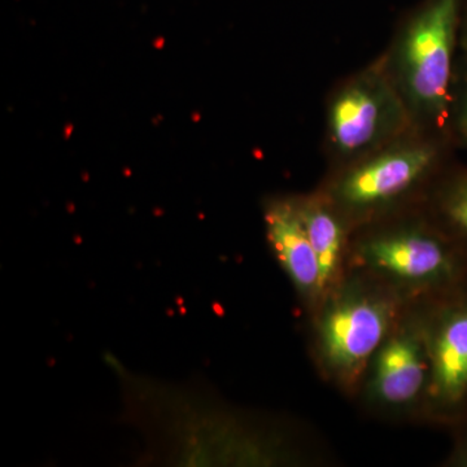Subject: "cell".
Segmentation results:
<instances>
[{
    "mask_svg": "<svg viewBox=\"0 0 467 467\" xmlns=\"http://www.w3.org/2000/svg\"><path fill=\"white\" fill-rule=\"evenodd\" d=\"M434 384L439 398L459 402L467 392V306L442 325L434 352Z\"/></svg>",
    "mask_w": 467,
    "mask_h": 467,
    "instance_id": "8",
    "label": "cell"
},
{
    "mask_svg": "<svg viewBox=\"0 0 467 467\" xmlns=\"http://www.w3.org/2000/svg\"><path fill=\"white\" fill-rule=\"evenodd\" d=\"M451 220L467 233V183L462 184L451 195L450 204H448Z\"/></svg>",
    "mask_w": 467,
    "mask_h": 467,
    "instance_id": "10",
    "label": "cell"
},
{
    "mask_svg": "<svg viewBox=\"0 0 467 467\" xmlns=\"http://www.w3.org/2000/svg\"><path fill=\"white\" fill-rule=\"evenodd\" d=\"M321 269L322 288L330 281L342 248V227L337 218L317 205L297 208Z\"/></svg>",
    "mask_w": 467,
    "mask_h": 467,
    "instance_id": "9",
    "label": "cell"
},
{
    "mask_svg": "<svg viewBox=\"0 0 467 467\" xmlns=\"http://www.w3.org/2000/svg\"><path fill=\"white\" fill-rule=\"evenodd\" d=\"M404 122V109L395 90L379 72L353 79L337 94L328 113L331 140L343 153L373 149Z\"/></svg>",
    "mask_w": 467,
    "mask_h": 467,
    "instance_id": "2",
    "label": "cell"
},
{
    "mask_svg": "<svg viewBox=\"0 0 467 467\" xmlns=\"http://www.w3.org/2000/svg\"><path fill=\"white\" fill-rule=\"evenodd\" d=\"M460 0H432L405 30L399 72L414 109L441 119L450 101L451 58Z\"/></svg>",
    "mask_w": 467,
    "mask_h": 467,
    "instance_id": "1",
    "label": "cell"
},
{
    "mask_svg": "<svg viewBox=\"0 0 467 467\" xmlns=\"http://www.w3.org/2000/svg\"><path fill=\"white\" fill-rule=\"evenodd\" d=\"M371 263L402 278L423 279L442 275L451 261L441 243L418 234L387 236L370 243Z\"/></svg>",
    "mask_w": 467,
    "mask_h": 467,
    "instance_id": "6",
    "label": "cell"
},
{
    "mask_svg": "<svg viewBox=\"0 0 467 467\" xmlns=\"http://www.w3.org/2000/svg\"><path fill=\"white\" fill-rule=\"evenodd\" d=\"M425 371L418 344L409 337H399L380 352L374 380L376 391L391 404L411 400L422 387Z\"/></svg>",
    "mask_w": 467,
    "mask_h": 467,
    "instance_id": "7",
    "label": "cell"
},
{
    "mask_svg": "<svg viewBox=\"0 0 467 467\" xmlns=\"http://www.w3.org/2000/svg\"><path fill=\"white\" fill-rule=\"evenodd\" d=\"M387 328L386 310L368 300L337 304L326 316L322 339L334 367L353 370L378 348Z\"/></svg>",
    "mask_w": 467,
    "mask_h": 467,
    "instance_id": "4",
    "label": "cell"
},
{
    "mask_svg": "<svg viewBox=\"0 0 467 467\" xmlns=\"http://www.w3.org/2000/svg\"><path fill=\"white\" fill-rule=\"evenodd\" d=\"M460 122L461 128H462V131L467 137V90L465 92V97H463L462 106H461Z\"/></svg>",
    "mask_w": 467,
    "mask_h": 467,
    "instance_id": "11",
    "label": "cell"
},
{
    "mask_svg": "<svg viewBox=\"0 0 467 467\" xmlns=\"http://www.w3.org/2000/svg\"><path fill=\"white\" fill-rule=\"evenodd\" d=\"M434 159V150L429 146L389 150L350 171L340 183V196L358 207L389 201L413 186Z\"/></svg>",
    "mask_w": 467,
    "mask_h": 467,
    "instance_id": "3",
    "label": "cell"
},
{
    "mask_svg": "<svg viewBox=\"0 0 467 467\" xmlns=\"http://www.w3.org/2000/svg\"><path fill=\"white\" fill-rule=\"evenodd\" d=\"M266 232L276 257L292 282L304 292L321 290V269L299 211L278 202L266 212Z\"/></svg>",
    "mask_w": 467,
    "mask_h": 467,
    "instance_id": "5",
    "label": "cell"
}]
</instances>
